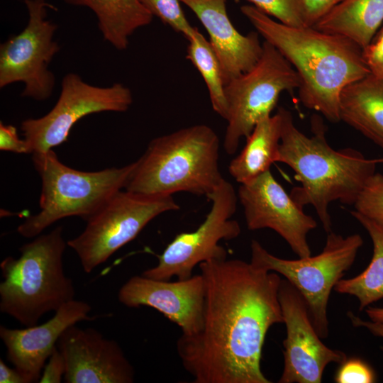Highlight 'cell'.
Segmentation results:
<instances>
[{"mask_svg": "<svg viewBox=\"0 0 383 383\" xmlns=\"http://www.w3.org/2000/svg\"><path fill=\"white\" fill-rule=\"evenodd\" d=\"M342 1L343 0H304L306 26L313 27Z\"/></svg>", "mask_w": 383, "mask_h": 383, "instance_id": "cell-31", "label": "cell"}, {"mask_svg": "<svg viewBox=\"0 0 383 383\" xmlns=\"http://www.w3.org/2000/svg\"><path fill=\"white\" fill-rule=\"evenodd\" d=\"M91 306L73 299L63 304L54 316L41 325L23 329L0 326V338L6 348V357L21 372L28 383L39 382L43 370L62 333L77 322L92 319Z\"/></svg>", "mask_w": 383, "mask_h": 383, "instance_id": "cell-17", "label": "cell"}, {"mask_svg": "<svg viewBox=\"0 0 383 383\" xmlns=\"http://www.w3.org/2000/svg\"><path fill=\"white\" fill-rule=\"evenodd\" d=\"M355 211L383 231V174L374 173L366 182L355 204Z\"/></svg>", "mask_w": 383, "mask_h": 383, "instance_id": "cell-25", "label": "cell"}, {"mask_svg": "<svg viewBox=\"0 0 383 383\" xmlns=\"http://www.w3.org/2000/svg\"><path fill=\"white\" fill-rule=\"evenodd\" d=\"M154 16L159 18L164 23L174 31L182 34L190 40L198 30L187 21L180 6L179 0H138Z\"/></svg>", "mask_w": 383, "mask_h": 383, "instance_id": "cell-26", "label": "cell"}, {"mask_svg": "<svg viewBox=\"0 0 383 383\" xmlns=\"http://www.w3.org/2000/svg\"><path fill=\"white\" fill-rule=\"evenodd\" d=\"M362 244L359 234L343 237L331 231L321 253L287 260L270 253L252 240L250 262L282 274L301 293L314 328L321 338H326L329 333L327 308L331 290L351 267Z\"/></svg>", "mask_w": 383, "mask_h": 383, "instance_id": "cell-7", "label": "cell"}, {"mask_svg": "<svg viewBox=\"0 0 383 383\" xmlns=\"http://www.w3.org/2000/svg\"><path fill=\"white\" fill-rule=\"evenodd\" d=\"M66 243L62 227L39 235L23 245L18 258L1 261L0 311L26 327L37 325L48 312H55L74 299L72 279L64 271Z\"/></svg>", "mask_w": 383, "mask_h": 383, "instance_id": "cell-5", "label": "cell"}, {"mask_svg": "<svg viewBox=\"0 0 383 383\" xmlns=\"http://www.w3.org/2000/svg\"><path fill=\"white\" fill-rule=\"evenodd\" d=\"M188 41L187 58L204 79L213 111L226 120L228 107L225 96V83L219 60L210 42L199 30Z\"/></svg>", "mask_w": 383, "mask_h": 383, "instance_id": "cell-24", "label": "cell"}, {"mask_svg": "<svg viewBox=\"0 0 383 383\" xmlns=\"http://www.w3.org/2000/svg\"><path fill=\"white\" fill-rule=\"evenodd\" d=\"M219 149L218 135L205 124L155 138L135 162L124 189L148 196L184 192L209 199L224 179Z\"/></svg>", "mask_w": 383, "mask_h": 383, "instance_id": "cell-4", "label": "cell"}, {"mask_svg": "<svg viewBox=\"0 0 383 383\" xmlns=\"http://www.w3.org/2000/svg\"><path fill=\"white\" fill-rule=\"evenodd\" d=\"M240 11L296 72L301 104L331 122H339L341 91L370 74L362 48L340 35L285 25L254 6H242Z\"/></svg>", "mask_w": 383, "mask_h": 383, "instance_id": "cell-2", "label": "cell"}, {"mask_svg": "<svg viewBox=\"0 0 383 383\" xmlns=\"http://www.w3.org/2000/svg\"><path fill=\"white\" fill-rule=\"evenodd\" d=\"M1 383H28L27 379L16 368H11L0 360Z\"/></svg>", "mask_w": 383, "mask_h": 383, "instance_id": "cell-34", "label": "cell"}, {"mask_svg": "<svg viewBox=\"0 0 383 383\" xmlns=\"http://www.w3.org/2000/svg\"><path fill=\"white\" fill-rule=\"evenodd\" d=\"M352 216L365 228L373 245L370 263L360 274L341 279L334 289L338 293L355 296L362 311L383 298V231L362 215L351 211Z\"/></svg>", "mask_w": 383, "mask_h": 383, "instance_id": "cell-23", "label": "cell"}, {"mask_svg": "<svg viewBox=\"0 0 383 383\" xmlns=\"http://www.w3.org/2000/svg\"><path fill=\"white\" fill-rule=\"evenodd\" d=\"M65 362L56 347L45 363L39 382L60 383L65 373Z\"/></svg>", "mask_w": 383, "mask_h": 383, "instance_id": "cell-32", "label": "cell"}, {"mask_svg": "<svg viewBox=\"0 0 383 383\" xmlns=\"http://www.w3.org/2000/svg\"><path fill=\"white\" fill-rule=\"evenodd\" d=\"M238 198L249 230L272 229L299 257L311 255L307 235L317 223L286 192L270 170L241 184Z\"/></svg>", "mask_w": 383, "mask_h": 383, "instance_id": "cell-14", "label": "cell"}, {"mask_svg": "<svg viewBox=\"0 0 383 383\" xmlns=\"http://www.w3.org/2000/svg\"><path fill=\"white\" fill-rule=\"evenodd\" d=\"M0 150L15 153H31L29 143L21 139L17 128L12 125L0 123Z\"/></svg>", "mask_w": 383, "mask_h": 383, "instance_id": "cell-29", "label": "cell"}, {"mask_svg": "<svg viewBox=\"0 0 383 383\" xmlns=\"http://www.w3.org/2000/svg\"><path fill=\"white\" fill-rule=\"evenodd\" d=\"M62 1L92 10L104 40L118 50L127 49L133 33L149 25L153 19V16L138 0Z\"/></svg>", "mask_w": 383, "mask_h": 383, "instance_id": "cell-21", "label": "cell"}, {"mask_svg": "<svg viewBox=\"0 0 383 383\" xmlns=\"http://www.w3.org/2000/svg\"><path fill=\"white\" fill-rule=\"evenodd\" d=\"M282 131V116L279 109L255 125L245 138L243 149L228 165V172L236 182L240 184L250 182L270 170L277 160Z\"/></svg>", "mask_w": 383, "mask_h": 383, "instance_id": "cell-20", "label": "cell"}, {"mask_svg": "<svg viewBox=\"0 0 383 383\" xmlns=\"http://www.w3.org/2000/svg\"><path fill=\"white\" fill-rule=\"evenodd\" d=\"M262 53L249 71L225 84L228 107L223 148L229 155L236 152L255 125L272 115L280 94L298 89L299 79L290 63L270 43H262Z\"/></svg>", "mask_w": 383, "mask_h": 383, "instance_id": "cell-8", "label": "cell"}, {"mask_svg": "<svg viewBox=\"0 0 383 383\" xmlns=\"http://www.w3.org/2000/svg\"><path fill=\"white\" fill-rule=\"evenodd\" d=\"M209 199L211 208L204 222L194 231L178 234L157 255V265L142 275L159 280H170L173 277L184 279L192 276L197 265L227 258V252L219 242L235 239L241 232L238 222L232 219L238 194L224 179Z\"/></svg>", "mask_w": 383, "mask_h": 383, "instance_id": "cell-11", "label": "cell"}, {"mask_svg": "<svg viewBox=\"0 0 383 383\" xmlns=\"http://www.w3.org/2000/svg\"><path fill=\"white\" fill-rule=\"evenodd\" d=\"M287 336L283 341L284 368L279 383H320L326 367L347 360L341 350L328 348L321 340L301 293L286 279L279 289Z\"/></svg>", "mask_w": 383, "mask_h": 383, "instance_id": "cell-13", "label": "cell"}, {"mask_svg": "<svg viewBox=\"0 0 383 383\" xmlns=\"http://www.w3.org/2000/svg\"><path fill=\"white\" fill-rule=\"evenodd\" d=\"M132 103V92L122 83L97 87L70 72L62 78L53 108L40 118L24 120L21 129L32 154L46 152L66 141L72 126L83 117L104 111L125 112Z\"/></svg>", "mask_w": 383, "mask_h": 383, "instance_id": "cell-12", "label": "cell"}, {"mask_svg": "<svg viewBox=\"0 0 383 383\" xmlns=\"http://www.w3.org/2000/svg\"><path fill=\"white\" fill-rule=\"evenodd\" d=\"M28 21L24 29L0 45V88L22 82L21 96L45 101L52 94L55 74L49 64L60 51L54 40L57 25L47 20V9L56 8L46 0H24Z\"/></svg>", "mask_w": 383, "mask_h": 383, "instance_id": "cell-10", "label": "cell"}, {"mask_svg": "<svg viewBox=\"0 0 383 383\" xmlns=\"http://www.w3.org/2000/svg\"><path fill=\"white\" fill-rule=\"evenodd\" d=\"M348 316L351 323L355 327H362L367 329L373 335L383 338V322L372 321H365L355 316L353 312L349 311Z\"/></svg>", "mask_w": 383, "mask_h": 383, "instance_id": "cell-33", "label": "cell"}, {"mask_svg": "<svg viewBox=\"0 0 383 383\" xmlns=\"http://www.w3.org/2000/svg\"><path fill=\"white\" fill-rule=\"evenodd\" d=\"M199 267L205 284L203 322L197 333L177 341L183 367L194 383H270L260 360L268 330L283 323L280 276L239 259Z\"/></svg>", "mask_w": 383, "mask_h": 383, "instance_id": "cell-1", "label": "cell"}, {"mask_svg": "<svg viewBox=\"0 0 383 383\" xmlns=\"http://www.w3.org/2000/svg\"><path fill=\"white\" fill-rule=\"evenodd\" d=\"M254 6L280 23L294 27H306L304 0H248Z\"/></svg>", "mask_w": 383, "mask_h": 383, "instance_id": "cell-27", "label": "cell"}, {"mask_svg": "<svg viewBox=\"0 0 383 383\" xmlns=\"http://www.w3.org/2000/svg\"><path fill=\"white\" fill-rule=\"evenodd\" d=\"M338 383H371L374 381V374L367 364L359 359L346 360L335 376Z\"/></svg>", "mask_w": 383, "mask_h": 383, "instance_id": "cell-28", "label": "cell"}, {"mask_svg": "<svg viewBox=\"0 0 383 383\" xmlns=\"http://www.w3.org/2000/svg\"><path fill=\"white\" fill-rule=\"evenodd\" d=\"M57 347L65 362L67 383H132L135 370L120 345L92 328L73 325Z\"/></svg>", "mask_w": 383, "mask_h": 383, "instance_id": "cell-15", "label": "cell"}, {"mask_svg": "<svg viewBox=\"0 0 383 383\" xmlns=\"http://www.w3.org/2000/svg\"><path fill=\"white\" fill-rule=\"evenodd\" d=\"M279 110L282 131L277 162L291 167L300 183L289 194L302 208L313 206L328 233L331 231L330 204L339 201L354 205L377 166L383 164V157L367 158L350 148L334 150L327 143L326 128L319 116L312 117L313 135L307 136L296 127L289 110Z\"/></svg>", "mask_w": 383, "mask_h": 383, "instance_id": "cell-3", "label": "cell"}, {"mask_svg": "<svg viewBox=\"0 0 383 383\" xmlns=\"http://www.w3.org/2000/svg\"><path fill=\"white\" fill-rule=\"evenodd\" d=\"M179 209L172 195L148 196L121 190L87 221L84 231L67 241L82 269L91 272L133 240L157 216Z\"/></svg>", "mask_w": 383, "mask_h": 383, "instance_id": "cell-9", "label": "cell"}, {"mask_svg": "<svg viewBox=\"0 0 383 383\" xmlns=\"http://www.w3.org/2000/svg\"><path fill=\"white\" fill-rule=\"evenodd\" d=\"M205 284L201 274L184 279L159 280L133 276L120 288L118 301L129 308L156 309L177 325L184 335L197 333L202 326Z\"/></svg>", "mask_w": 383, "mask_h": 383, "instance_id": "cell-16", "label": "cell"}, {"mask_svg": "<svg viewBox=\"0 0 383 383\" xmlns=\"http://www.w3.org/2000/svg\"><path fill=\"white\" fill-rule=\"evenodd\" d=\"M32 155L41 179L40 211L18 226V233L25 238L39 235L63 218L77 216L88 221L125 188L135 165L84 172L64 165L52 150Z\"/></svg>", "mask_w": 383, "mask_h": 383, "instance_id": "cell-6", "label": "cell"}, {"mask_svg": "<svg viewBox=\"0 0 383 383\" xmlns=\"http://www.w3.org/2000/svg\"><path fill=\"white\" fill-rule=\"evenodd\" d=\"M362 55L370 73L383 77V28L376 39L362 49Z\"/></svg>", "mask_w": 383, "mask_h": 383, "instance_id": "cell-30", "label": "cell"}, {"mask_svg": "<svg viewBox=\"0 0 383 383\" xmlns=\"http://www.w3.org/2000/svg\"><path fill=\"white\" fill-rule=\"evenodd\" d=\"M365 311L371 321L383 322V308L367 306Z\"/></svg>", "mask_w": 383, "mask_h": 383, "instance_id": "cell-35", "label": "cell"}, {"mask_svg": "<svg viewBox=\"0 0 383 383\" xmlns=\"http://www.w3.org/2000/svg\"><path fill=\"white\" fill-rule=\"evenodd\" d=\"M340 120L383 149V77L371 73L340 93Z\"/></svg>", "mask_w": 383, "mask_h": 383, "instance_id": "cell-19", "label": "cell"}, {"mask_svg": "<svg viewBox=\"0 0 383 383\" xmlns=\"http://www.w3.org/2000/svg\"><path fill=\"white\" fill-rule=\"evenodd\" d=\"M383 21V0H343L313 28L353 41L362 49Z\"/></svg>", "mask_w": 383, "mask_h": 383, "instance_id": "cell-22", "label": "cell"}, {"mask_svg": "<svg viewBox=\"0 0 383 383\" xmlns=\"http://www.w3.org/2000/svg\"><path fill=\"white\" fill-rule=\"evenodd\" d=\"M197 16L209 35L222 70L225 84L249 71L260 60L262 43L259 33L241 34L229 18L227 0H179Z\"/></svg>", "mask_w": 383, "mask_h": 383, "instance_id": "cell-18", "label": "cell"}]
</instances>
